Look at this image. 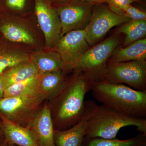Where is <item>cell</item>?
<instances>
[{"instance_id":"28","label":"cell","mask_w":146,"mask_h":146,"mask_svg":"<svg viewBox=\"0 0 146 146\" xmlns=\"http://www.w3.org/2000/svg\"><path fill=\"white\" fill-rule=\"evenodd\" d=\"M4 139V138L3 134L1 129H0V142L3 141Z\"/></svg>"},{"instance_id":"11","label":"cell","mask_w":146,"mask_h":146,"mask_svg":"<svg viewBox=\"0 0 146 146\" xmlns=\"http://www.w3.org/2000/svg\"><path fill=\"white\" fill-rule=\"evenodd\" d=\"M26 128L32 133L39 146H55L54 140V128L49 102L45 101Z\"/></svg>"},{"instance_id":"7","label":"cell","mask_w":146,"mask_h":146,"mask_svg":"<svg viewBox=\"0 0 146 146\" xmlns=\"http://www.w3.org/2000/svg\"><path fill=\"white\" fill-rule=\"evenodd\" d=\"M129 21L125 16L115 13L108 6L102 3L96 5L89 24L84 29L87 42L90 46L95 44L112 28Z\"/></svg>"},{"instance_id":"30","label":"cell","mask_w":146,"mask_h":146,"mask_svg":"<svg viewBox=\"0 0 146 146\" xmlns=\"http://www.w3.org/2000/svg\"><path fill=\"white\" fill-rule=\"evenodd\" d=\"M6 143V146H19L17 145H14V144L9 143H7V142Z\"/></svg>"},{"instance_id":"22","label":"cell","mask_w":146,"mask_h":146,"mask_svg":"<svg viewBox=\"0 0 146 146\" xmlns=\"http://www.w3.org/2000/svg\"><path fill=\"white\" fill-rule=\"evenodd\" d=\"M146 135L143 134L125 140L119 139H105L96 138L88 139L85 146H143L146 145Z\"/></svg>"},{"instance_id":"15","label":"cell","mask_w":146,"mask_h":146,"mask_svg":"<svg viewBox=\"0 0 146 146\" xmlns=\"http://www.w3.org/2000/svg\"><path fill=\"white\" fill-rule=\"evenodd\" d=\"M31 60L42 74L54 71L66 70L65 63L54 50L36 52L31 56Z\"/></svg>"},{"instance_id":"1","label":"cell","mask_w":146,"mask_h":146,"mask_svg":"<svg viewBox=\"0 0 146 146\" xmlns=\"http://www.w3.org/2000/svg\"><path fill=\"white\" fill-rule=\"evenodd\" d=\"M75 71L60 91L48 101L56 130H64L73 126L85 113L84 98L91 91L95 80L87 73Z\"/></svg>"},{"instance_id":"25","label":"cell","mask_w":146,"mask_h":146,"mask_svg":"<svg viewBox=\"0 0 146 146\" xmlns=\"http://www.w3.org/2000/svg\"><path fill=\"white\" fill-rule=\"evenodd\" d=\"M26 0H6L7 5L12 9L21 10L25 5Z\"/></svg>"},{"instance_id":"27","label":"cell","mask_w":146,"mask_h":146,"mask_svg":"<svg viewBox=\"0 0 146 146\" xmlns=\"http://www.w3.org/2000/svg\"><path fill=\"white\" fill-rule=\"evenodd\" d=\"M76 1H82L88 2L92 3L95 4H100L104 2L105 0H76Z\"/></svg>"},{"instance_id":"16","label":"cell","mask_w":146,"mask_h":146,"mask_svg":"<svg viewBox=\"0 0 146 146\" xmlns=\"http://www.w3.org/2000/svg\"><path fill=\"white\" fill-rule=\"evenodd\" d=\"M146 59V39L143 38L118 50L109 61L110 63H117Z\"/></svg>"},{"instance_id":"17","label":"cell","mask_w":146,"mask_h":146,"mask_svg":"<svg viewBox=\"0 0 146 146\" xmlns=\"http://www.w3.org/2000/svg\"><path fill=\"white\" fill-rule=\"evenodd\" d=\"M7 88L27 79L42 74L34 63L30 60L20 63L3 73Z\"/></svg>"},{"instance_id":"18","label":"cell","mask_w":146,"mask_h":146,"mask_svg":"<svg viewBox=\"0 0 146 146\" xmlns=\"http://www.w3.org/2000/svg\"><path fill=\"white\" fill-rule=\"evenodd\" d=\"M0 30L3 36L11 42L27 44H32L35 42L31 33L18 24L7 23L1 27Z\"/></svg>"},{"instance_id":"14","label":"cell","mask_w":146,"mask_h":146,"mask_svg":"<svg viewBox=\"0 0 146 146\" xmlns=\"http://www.w3.org/2000/svg\"><path fill=\"white\" fill-rule=\"evenodd\" d=\"M66 70H61L42 74L40 79L39 91L46 100L49 101L56 95L67 81Z\"/></svg>"},{"instance_id":"4","label":"cell","mask_w":146,"mask_h":146,"mask_svg":"<svg viewBox=\"0 0 146 146\" xmlns=\"http://www.w3.org/2000/svg\"><path fill=\"white\" fill-rule=\"evenodd\" d=\"M95 81L125 83L138 91H146V60L110 63L93 76Z\"/></svg>"},{"instance_id":"5","label":"cell","mask_w":146,"mask_h":146,"mask_svg":"<svg viewBox=\"0 0 146 146\" xmlns=\"http://www.w3.org/2000/svg\"><path fill=\"white\" fill-rule=\"evenodd\" d=\"M45 100L40 93L3 98L0 99V112L14 123L27 127Z\"/></svg>"},{"instance_id":"10","label":"cell","mask_w":146,"mask_h":146,"mask_svg":"<svg viewBox=\"0 0 146 146\" xmlns=\"http://www.w3.org/2000/svg\"><path fill=\"white\" fill-rule=\"evenodd\" d=\"M35 12L44 36L46 46L49 48L54 46L61 34V25L57 13L44 0H35Z\"/></svg>"},{"instance_id":"12","label":"cell","mask_w":146,"mask_h":146,"mask_svg":"<svg viewBox=\"0 0 146 146\" xmlns=\"http://www.w3.org/2000/svg\"><path fill=\"white\" fill-rule=\"evenodd\" d=\"M0 119L1 129L7 143L19 146H39L28 129L12 122L1 112Z\"/></svg>"},{"instance_id":"8","label":"cell","mask_w":146,"mask_h":146,"mask_svg":"<svg viewBox=\"0 0 146 146\" xmlns=\"http://www.w3.org/2000/svg\"><path fill=\"white\" fill-rule=\"evenodd\" d=\"M74 1V3L62 7L58 11L61 27L60 37L72 31L84 29L90 21L94 4Z\"/></svg>"},{"instance_id":"29","label":"cell","mask_w":146,"mask_h":146,"mask_svg":"<svg viewBox=\"0 0 146 146\" xmlns=\"http://www.w3.org/2000/svg\"><path fill=\"white\" fill-rule=\"evenodd\" d=\"M6 142L4 140V139L0 142V146H6Z\"/></svg>"},{"instance_id":"19","label":"cell","mask_w":146,"mask_h":146,"mask_svg":"<svg viewBox=\"0 0 146 146\" xmlns=\"http://www.w3.org/2000/svg\"><path fill=\"white\" fill-rule=\"evenodd\" d=\"M42 75L33 77L9 86L5 90L3 98L40 93L39 82Z\"/></svg>"},{"instance_id":"20","label":"cell","mask_w":146,"mask_h":146,"mask_svg":"<svg viewBox=\"0 0 146 146\" xmlns=\"http://www.w3.org/2000/svg\"><path fill=\"white\" fill-rule=\"evenodd\" d=\"M119 33L125 35L123 46H126L135 41L143 39L146 34V20H130L119 29Z\"/></svg>"},{"instance_id":"6","label":"cell","mask_w":146,"mask_h":146,"mask_svg":"<svg viewBox=\"0 0 146 146\" xmlns=\"http://www.w3.org/2000/svg\"><path fill=\"white\" fill-rule=\"evenodd\" d=\"M119 41V36H114L89 48L78 60L67 67L66 70L80 71L93 76L104 67Z\"/></svg>"},{"instance_id":"3","label":"cell","mask_w":146,"mask_h":146,"mask_svg":"<svg viewBox=\"0 0 146 146\" xmlns=\"http://www.w3.org/2000/svg\"><path fill=\"white\" fill-rule=\"evenodd\" d=\"M102 105L125 115L146 117V91H140L120 84L94 82L91 89Z\"/></svg>"},{"instance_id":"13","label":"cell","mask_w":146,"mask_h":146,"mask_svg":"<svg viewBox=\"0 0 146 146\" xmlns=\"http://www.w3.org/2000/svg\"><path fill=\"white\" fill-rule=\"evenodd\" d=\"M87 125L86 112L83 117L73 126L64 130L54 132L55 146H82Z\"/></svg>"},{"instance_id":"2","label":"cell","mask_w":146,"mask_h":146,"mask_svg":"<svg viewBox=\"0 0 146 146\" xmlns=\"http://www.w3.org/2000/svg\"><path fill=\"white\" fill-rule=\"evenodd\" d=\"M87 125L85 137L113 139L122 128L133 126L146 134L145 118L136 117L117 112L92 101H85Z\"/></svg>"},{"instance_id":"21","label":"cell","mask_w":146,"mask_h":146,"mask_svg":"<svg viewBox=\"0 0 146 146\" xmlns=\"http://www.w3.org/2000/svg\"><path fill=\"white\" fill-rule=\"evenodd\" d=\"M31 56L17 50L0 51V75L8 69L30 60Z\"/></svg>"},{"instance_id":"31","label":"cell","mask_w":146,"mask_h":146,"mask_svg":"<svg viewBox=\"0 0 146 146\" xmlns=\"http://www.w3.org/2000/svg\"><path fill=\"white\" fill-rule=\"evenodd\" d=\"M1 120L0 119V129H1Z\"/></svg>"},{"instance_id":"26","label":"cell","mask_w":146,"mask_h":146,"mask_svg":"<svg viewBox=\"0 0 146 146\" xmlns=\"http://www.w3.org/2000/svg\"><path fill=\"white\" fill-rule=\"evenodd\" d=\"M6 88L5 78L3 73L0 75V99L3 98L4 93Z\"/></svg>"},{"instance_id":"9","label":"cell","mask_w":146,"mask_h":146,"mask_svg":"<svg viewBox=\"0 0 146 146\" xmlns=\"http://www.w3.org/2000/svg\"><path fill=\"white\" fill-rule=\"evenodd\" d=\"M54 50L60 55L66 68L78 60L89 48L84 29L69 31L54 46Z\"/></svg>"},{"instance_id":"23","label":"cell","mask_w":146,"mask_h":146,"mask_svg":"<svg viewBox=\"0 0 146 146\" xmlns=\"http://www.w3.org/2000/svg\"><path fill=\"white\" fill-rule=\"evenodd\" d=\"M114 12L119 15L125 16L130 20L140 21L146 20V12L134 7L131 5Z\"/></svg>"},{"instance_id":"24","label":"cell","mask_w":146,"mask_h":146,"mask_svg":"<svg viewBox=\"0 0 146 146\" xmlns=\"http://www.w3.org/2000/svg\"><path fill=\"white\" fill-rule=\"evenodd\" d=\"M136 0H105L104 2L108 4V7L113 11L130 5Z\"/></svg>"}]
</instances>
